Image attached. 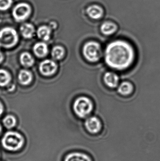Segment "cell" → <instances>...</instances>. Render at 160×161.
<instances>
[{
	"instance_id": "6da1fadb",
	"label": "cell",
	"mask_w": 160,
	"mask_h": 161,
	"mask_svg": "<svg viewBox=\"0 0 160 161\" xmlns=\"http://www.w3.org/2000/svg\"><path fill=\"white\" fill-rule=\"evenodd\" d=\"M135 59V52L128 42L117 40L111 42L106 47L105 60L108 66L118 70L129 68Z\"/></svg>"
},
{
	"instance_id": "7a4b0ae2",
	"label": "cell",
	"mask_w": 160,
	"mask_h": 161,
	"mask_svg": "<svg viewBox=\"0 0 160 161\" xmlns=\"http://www.w3.org/2000/svg\"><path fill=\"white\" fill-rule=\"evenodd\" d=\"M24 139L20 133L15 131H8L3 137L2 145L8 151H17L22 147Z\"/></svg>"
},
{
	"instance_id": "3957f363",
	"label": "cell",
	"mask_w": 160,
	"mask_h": 161,
	"mask_svg": "<svg viewBox=\"0 0 160 161\" xmlns=\"http://www.w3.org/2000/svg\"><path fill=\"white\" fill-rule=\"evenodd\" d=\"M73 108L77 116L84 118L91 113L94 108V105L91 99L88 97H80L74 101Z\"/></svg>"
},
{
	"instance_id": "277c9868",
	"label": "cell",
	"mask_w": 160,
	"mask_h": 161,
	"mask_svg": "<svg viewBox=\"0 0 160 161\" xmlns=\"http://www.w3.org/2000/svg\"><path fill=\"white\" fill-rule=\"evenodd\" d=\"M102 53L100 44L96 42H88L84 45L83 54L89 62H97L101 58Z\"/></svg>"
},
{
	"instance_id": "5b68a950",
	"label": "cell",
	"mask_w": 160,
	"mask_h": 161,
	"mask_svg": "<svg viewBox=\"0 0 160 161\" xmlns=\"http://www.w3.org/2000/svg\"><path fill=\"white\" fill-rule=\"evenodd\" d=\"M18 34L14 28L6 27L0 30V46L12 48L18 43Z\"/></svg>"
},
{
	"instance_id": "8992f818",
	"label": "cell",
	"mask_w": 160,
	"mask_h": 161,
	"mask_svg": "<svg viewBox=\"0 0 160 161\" xmlns=\"http://www.w3.org/2000/svg\"><path fill=\"white\" fill-rule=\"evenodd\" d=\"M31 13L30 5L26 3L18 4L13 8L12 15L15 19L18 22L23 21L27 19Z\"/></svg>"
},
{
	"instance_id": "52a82bcc",
	"label": "cell",
	"mask_w": 160,
	"mask_h": 161,
	"mask_svg": "<svg viewBox=\"0 0 160 161\" xmlns=\"http://www.w3.org/2000/svg\"><path fill=\"white\" fill-rule=\"evenodd\" d=\"M39 69L42 75L50 76L55 73L57 70V65L53 60L47 59L40 63Z\"/></svg>"
},
{
	"instance_id": "ba28073f",
	"label": "cell",
	"mask_w": 160,
	"mask_h": 161,
	"mask_svg": "<svg viewBox=\"0 0 160 161\" xmlns=\"http://www.w3.org/2000/svg\"><path fill=\"white\" fill-rule=\"evenodd\" d=\"M85 125L88 132L92 134L98 133L101 130V122L95 116H92L87 118L85 123Z\"/></svg>"
},
{
	"instance_id": "9c48e42d",
	"label": "cell",
	"mask_w": 160,
	"mask_h": 161,
	"mask_svg": "<svg viewBox=\"0 0 160 161\" xmlns=\"http://www.w3.org/2000/svg\"><path fill=\"white\" fill-rule=\"evenodd\" d=\"M103 78L105 84L110 88H115L118 85L119 77L114 73L111 72L106 73Z\"/></svg>"
},
{
	"instance_id": "30bf717a",
	"label": "cell",
	"mask_w": 160,
	"mask_h": 161,
	"mask_svg": "<svg viewBox=\"0 0 160 161\" xmlns=\"http://www.w3.org/2000/svg\"><path fill=\"white\" fill-rule=\"evenodd\" d=\"M65 161H92L89 156L80 152H73L66 157Z\"/></svg>"
},
{
	"instance_id": "8fae6325",
	"label": "cell",
	"mask_w": 160,
	"mask_h": 161,
	"mask_svg": "<svg viewBox=\"0 0 160 161\" xmlns=\"http://www.w3.org/2000/svg\"><path fill=\"white\" fill-rule=\"evenodd\" d=\"M87 13L92 19H98L102 17L103 11L100 7L97 5H93L87 8Z\"/></svg>"
},
{
	"instance_id": "7c38bea8",
	"label": "cell",
	"mask_w": 160,
	"mask_h": 161,
	"mask_svg": "<svg viewBox=\"0 0 160 161\" xmlns=\"http://www.w3.org/2000/svg\"><path fill=\"white\" fill-rule=\"evenodd\" d=\"M20 32L23 37L30 39L33 37L35 32L34 27L31 24H23L21 26Z\"/></svg>"
},
{
	"instance_id": "4fadbf2b",
	"label": "cell",
	"mask_w": 160,
	"mask_h": 161,
	"mask_svg": "<svg viewBox=\"0 0 160 161\" xmlns=\"http://www.w3.org/2000/svg\"><path fill=\"white\" fill-rule=\"evenodd\" d=\"M34 52L35 54L38 57H44L48 54V46L47 44L44 42H38L36 43L34 47Z\"/></svg>"
},
{
	"instance_id": "5bb4252c",
	"label": "cell",
	"mask_w": 160,
	"mask_h": 161,
	"mask_svg": "<svg viewBox=\"0 0 160 161\" xmlns=\"http://www.w3.org/2000/svg\"><path fill=\"white\" fill-rule=\"evenodd\" d=\"M33 79L32 73L26 70H22L18 75V80L20 83L23 85L29 84Z\"/></svg>"
},
{
	"instance_id": "9a60e30c",
	"label": "cell",
	"mask_w": 160,
	"mask_h": 161,
	"mask_svg": "<svg viewBox=\"0 0 160 161\" xmlns=\"http://www.w3.org/2000/svg\"><path fill=\"white\" fill-rule=\"evenodd\" d=\"M51 32V30L49 27L46 25H42L38 29V36L41 39L46 41L49 39Z\"/></svg>"
},
{
	"instance_id": "2e32d148",
	"label": "cell",
	"mask_w": 160,
	"mask_h": 161,
	"mask_svg": "<svg viewBox=\"0 0 160 161\" xmlns=\"http://www.w3.org/2000/svg\"><path fill=\"white\" fill-rule=\"evenodd\" d=\"M117 27L115 24L111 22H105L101 26V31L105 35H111L116 31Z\"/></svg>"
},
{
	"instance_id": "e0dca14e",
	"label": "cell",
	"mask_w": 160,
	"mask_h": 161,
	"mask_svg": "<svg viewBox=\"0 0 160 161\" xmlns=\"http://www.w3.org/2000/svg\"><path fill=\"white\" fill-rule=\"evenodd\" d=\"M133 90V86L127 81L122 82L118 87V92L123 95H127L131 93Z\"/></svg>"
},
{
	"instance_id": "ac0fdd59",
	"label": "cell",
	"mask_w": 160,
	"mask_h": 161,
	"mask_svg": "<svg viewBox=\"0 0 160 161\" xmlns=\"http://www.w3.org/2000/svg\"><path fill=\"white\" fill-rule=\"evenodd\" d=\"M21 63L25 67H30L34 63V59L31 54L28 53H23L21 54L20 58Z\"/></svg>"
},
{
	"instance_id": "d6986e66",
	"label": "cell",
	"mask_w": 160,
	"mask_h": 161,
	"mask_svg": "<svg viewBox=\"0 0 160 161\" xmlns=\"http://www.w3.org/2000/svg\"><path fill=\"white\" fill-rule=\"evenodd\" d=\"M10 74L6 71L0 69V86H5L9 83L11 80Z\"/></svg>"
},
{
	"instance_id": "ffe728a7",
	"label": "cell",
	"mask_w": 160,
	"mask_h": 161,
	"mask_svg": "<svg viewBox=\"0 0 160 161\" xmlns=\"http://www.w3.org/2000/svg\"><path fill=\"white\" fill-rule=\"evenodd\" d=\"M65 55V50L63 47L56 46L54 47L52 51V56L55 60L62 59Z\"/></svg>"
},
{
	"instance_id": "44dd1931",
	"label": "cell",
	"mask_w": 160,
	"mask_h": 161,
	"mask_svg": "<svg viewBox=\"0 0 160 161\" xmlns=\"http://www.w3.org/2000/svg\"><path fill=\"white\" fill-rule=\"evenodd\" d=\"M3 123L7 128H12L16 125V119L14 116L8 115L5 117L3 120Z\"/></svg>"
},
{
	"instance_id": "7402d4cb",
	"label": "cell",
	"mask_w": 160,
	"mask_h": 161,
	"mask_svg": "<svg viewBox=\"0 0 160 161\" xmlns=\"http://www.w3.org/2000/svg\"><path fill=\"white\" fill-rule=\"evenodd\" d=\"M12 0H0V10H7L11 7Z\"/></svg>"
},
{
	"instance_id": "603a6c76",
	"label": "cell",
	"mask_w": 160,
	"mask_h": 161,
	"mask_svg": "<svg viewBox=\"0 0 160 161\" xmlns=\"http://www.w3.org/2000/svg\"><path fill=\"white\" fill-rule=\"evenodd\" d=\"M3 107L2 103L0 102V116L3 113Z\"/></svg>"
},
{
	"instance_id": "cb8c5ba5",
	"label": "cell",
	"mask_w": 160,
	"mask_h": 161,
	"mask_svg": "<svg viewBox=\"0 0 160 161\" xmlns=\"http://www.w3.org/2000/svg\"><path fill=\"white\" fill-rule=\"evenodd\" d=\"M3 56L2 53L0 52V63L3 61Z\"/></svg>"
},
{
	"instance_id": "d4e9b609",
	"label": "cell",
	"mask_w": 160,
	"mask_h": 161,
	"mask_svg": "<svg viewBox=\"0 0 160 161\" xmlns=\"http://www.w3.org/2000/svg\"><path fill=\"white\" fill-rule=\"evenodd\" d=\"M2 127H1V125H0V133H1V131H2Z\"/></svg>"
}]
</instances>
